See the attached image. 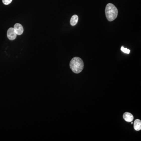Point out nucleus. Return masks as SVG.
Returning <instances> with one entry per match:
<instances>
[{
  "instance_id": "obj_1",
  "label": "nucleus",
  "mask_w": 141,
  "mask_h": 141,
  "mask_svg": "<svg viewBox=\"0 0 141 141\" xmlns=\"http://www.w3.org/2000/svg\"><path fill=\"white\" fill-rule=\"evenodd\" d=\"M69 65L73 72L76 74L81 73L84 67L83 61L78 57L73 58L70 61Z\"/></svg>"
},
{
  "instance_id": "obj_2",
  "label": "nucleus",
  "mask_w": 141,
  "mask_h": 141,
  "mask_svg": "<svg viewBox=\"0 0 141 141\" xmlns=\"http://www.w3.org/2000/svg\"><path fill=\"white\" fill-rule=\"evenodd\" d=\"M105 13L107 20L111 22L115 19L118 15L117 8L112 3L107 5L105 8Z\"/></svg>"
},
{
  "instance_id": "obj_3",
  "label": "nucleus",
  "mask_w": 141,
  "mask_h": 141,
  "mask_svg": "<svg viewBox=\"0 0 141 141\" xmlns=\"http://www.w3.org/2000/svg\"><path fill=\"white\" fill-rule=\"evenodd\" d=\"M17 35L13 28H10L8 30L7 35L8 39L10 40H14L17 37Z\"/></svg>"
},
{
  "instance_id": "obj_4",
  "label": "nucleus",
  "mask_w": 141,
  "mask_h": 141,
  "mask_svg": "<svg viewBox=\"0 0 141 141\" xmlns=\"http://www.w3.org/2000/svg\"><path fill=\"white\" fill-rule=\"evenodd\" d=\"M17 35H20L23 33L24 29L21 24L19 23H16L15 24L13 28Z\"/></svg>"
},
{
  "instance_id": "obj_5",
  "label": "nucleus",
  "mask_w": 141,
  "mask_h": 141,
  "mask_svg": "<svg viewBox=\"0 0 141 141\" xmlns=\"http://www.w3.org/2000/svg\"><path fill=\"white\" fill-rule=\"evenodd\" d=\"M123 118L126 122H131L134 120V116L131 113L125 112L123 114Z\"/></svg>"
},
{
  "instance_id": "obj_6",
  "label": "nucleus",
  "mask_w": 141,
  "mask_h": 141,
  "mask_svg": "<svg viewBox=\"0 0 141 141\" xmlns=\"http://www.w3.org/2000/svg\"><path fill=\"white\" fill-rule=\"evenodd\" d=\"M134 128L136 131H139L141 129V121L139 119H136L134 121Z\"/></svg>"
},
{
  "instance_id": "obj_7",
  "label": "nucleus",
  "mask_w": 141,
  "mask_h": 141,
  "mask_svg": "<svg viewBox=\"0 0 141 141\" xmlns=\"http://www.w3.org/2000/svg\"><path fill=\"white\" fill-rule=\"evenodd\" d=\"M78 16L76 15H73L70 20V24L72 26H75L78 22Z\"/></svg>"
},
{
  "instance_id": "obj_8",
  "label": "nucleus",
  "mask_w": 141,
  "mask_h": 141,
  "mask_svg": "<svg viewBox=\"0 0 141 141\" xmlns=\"http://www.w3.org/2000/svg\"><path fill=\"white\" fill-rule=\"evenodd\" d=\"M121 50L123 52L125 53H127V54H129L130 52V50L129 49H127V48H125L123 47H121Z\"/></svg>"
},
{
  "instance_id": "obj_9",
  "label": "nucleus",
  "mask_w": 141,
  "mask_h": 141,
  "mask_svg": "<svg viewBox=\"0 0 141 141\" xmlns=\"http://www.w3.org/2000/svg\"><path fill=\"white\" fill-rule=\"evenodd\" d=\"M12 0H2L3 4L5 5H8L10 4Z\"/></svg>"
}]
</instances>
